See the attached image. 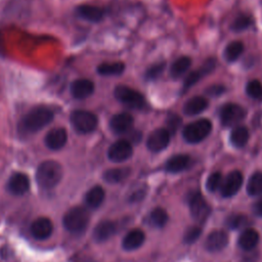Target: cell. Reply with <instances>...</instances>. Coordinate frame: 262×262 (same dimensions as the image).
<instances>
[{
    "label": "cell",
    "mask_w": 262,
    "mask_h": 262,
    "mask_svg": "<svg viewBox=\"0 0 262 262\" xmlns=\"http://www.w3.org/2000/svg\"><path fill=\"white\" fill-rule=\"evenodd\" d=\"M54 118L53 112L46 106H37L29 111L19 121L18 129L23 134H33L50 124Z\"/></svg>",
    "instance_id": "cell-1"
},
{
    "label": "cell",
    "mask_w": 262,
    "mask_h": 262,
    "mask_svg": "<svg viewBox=\"0 0 262 262\" xmlns=\"http://www.w3.org/2000/svg\"><path fill=\"white\" fill-rule=\"evenodd\" d=\"M62 177V168L53 160L42 162L37 168L36 180L41 188L50 189L55 187Z\"/></svg>",
    "instance_id": "cell-2"
},
{
    "label": "cell",
    "mask_w": 262,
    "mask_h": 262,
    "mask_svg": "<svg viewBox=\"0 0 262 262\" xmlns=\"http://www.w3.org/2000/svg\"><path fill=\"white\" fill-rule=\"evenodd\" d=\"M89 221L90 215L83 207H74L70 209L62 219L66 229L75 234L83 232L87 228Z\"/></svg>",
    "instance_id": "cell-3"
},
{
    "label": "cell",
    "mask_w": 262,
    "mask_h": 262,
    "mask_svg": "<svg viewBox=\"0 0 262 262\" xmlns=\"http://www.w3.org/2000/svg\"><path fill=\"white\" fill-rule=\"evenodd\" d=\"M70 121L73 128L78 133H81V134H87V133L93 132L98 125V119L96 115L85 110L74 111L71 114Z\"/></svg>",
    "instance_id": "cell-4"
},
{
    "label": "cell",
    "mask_w": 262,
    "mask_h": 262,
    "mask_svg": "<svg viewBox=\"0 0 262 262\" xmlns=\"http://www.w3.org/2000/svg\"><path fill=\"white\" fill-rule=\"evenodd\" d=\"M212 131V123L208 119H200L186 125L182 130V136L188 143H199Z\"/></svg>",
    "instance_id": "cell-5"
},
{
    "label": "cell",
    "mask_w": 262,
    "mask_h": 262,
    "mask_svg": "<svg viewBox=\"0 0 262 262\" xmlns=\"http://www.w3.org/2000/svg\"><path fill=\"white\" fill-rule=\"evenodd\" d=\"M114 95L118 101L128 106L129 108L141 110L145 105L144 96L139 91L125 85H118L115 88Z\"/></svg>",
    "instance_id": "cell-6"
},
{
    "label": "cell",
    "mask_w": 262,
    "mask_h": 262,
    "mask_svg": "<svg viewBox=\"0 0 262 262\" xmlns=\"http://www.w3.org/2000/svg\"><path fill=\"white\" fill-rule=\"evenodd\" d=\"M187 204L192 218L198 223L206 222L211 213V208L201 192L192 191L187 196Z\"/></svg>",
    "instance_id": "cell-7"
},
{
    "label": "cell",
    "mask_w": 262,
    "mask_h": 262,
    "mask_svg": "<svg viewBox=\"0 0 262 262\" xmlns=\"http://www.w3.org/2000/svg\"><path fill=\"white\" fill-rule=\"evenodd\" d=\"M246 110L236 103H225L219 111L220 123L224 127H231L237 125L246 117Z\"/></svg>",
    "instance_id": "cell-8"
},
{
    "label": "cell",
    "mask_w": 262,
    "mask_h": 262,
    "mask_svg": "<svg viewBox=\"0 0 262 262\" xmlns=\"http://www.w3.org/2000/svg\"><path fill=\"white\" fill-rule=\"evenodd\" d=\"M133 154V147L130 141L120 139L114 142L107 149V158L114 163H121L128 160Z\"/></svg>",
    "instance_id": "cell-9"
},
{
    "label": "cell",
    "mask_w": 262,
    "mask_h": 262,
    "mask_svg": "<svg viewBox=\"0 0 262 262\" xmlns=\"http://www.w3.org/2000/svg\"><path fill=\"white\" fill-rule=\"evenodd\" d=\"M216 67V59L211 57L208 58L204 61V63L196 70L193 72H190L184 79L183 81V88H182V92L187 91L189 88H191L196 82H199L202 77L210 74L211 72L214 71Z\"/></svg>",
    "instance_id": "cell-10"
},
{
    "label": "cell",
    "mask_w": 262,
    "mask_h": 262,
    "mask_svg": "<svg viewBox=\"0 0 262 262\" xmlns=\"http://www.w3.org/2000/svg\"><path fill=\"white\" fill-rule=\"evenodd\" d=\"M243 181H244V177L239 171L234 170L230 172L225 177V179H223L221 183V186H220L221 195L223 198L233 196L241 189L243 185Z\"/></svg>",
    "instance_id": "cell-11"
},
{
    "label": "cell",
    "mask_w": 262,
    "mask_h": 262,
    "mask_svg": "<svg viewBox=\"0 0 262 262\" xmlns=\"http://www.w3.org/2000/svg\"><path fill=\"white\" fill-rule=\"evenodd\" d=\"M170 132L166 128H159L152 131L146 140L147 148L152 152L165 149L170 142Z\"/></svg>",
    "instance_id": "cell-12"
},
{
    "label": "cell",
    "mask_w": 262,
    "mask_h": 262,
    "mask_svg": "<svg viewBox=\"0 0 262 262\" xmlns=\"http://www.w3.org/2000/svg\"><path fill=\"white\" fill-rule=\"evenodd\" d=\"M68 141L67 130L62 127L53 128L47 132L44 142L45 145L51 150L61 149Z\"/></svg>",
    "instance_id": "cell-13"
},
{
    "label": "cell",
    "mask_w": 262,
    "mask_h": 262,
    "mask_svg": "<svg viewBox=\"0 0 262 262\" xmlns=\"http://www.w3.org/2000/svg\"><path fill=\"white\" fill-rule=\"evenodd\" d=\"M30 231L36 239H46L51 235L53 231V225L50 219L46 217H39L35 219L31 224Z\"/></svg>",
    "instance_id": "cell-14"
},
{
    "label": "cell",
    "mask_w": 262,
    "mask_h": 262,
    "mask_svg": "<svg viewBox=\"0 0 262 262\" xmlns=\"http://www.w3.org/2000/svg\"><path fill=\"white\" fill-rule=\"evenodd\" d=\"M134 119L129 113H119L110 120V128L116 134L126 133L133 125Z\"/></svg>",
    "instance_id": "cell-15"
},
{
    "label": "cell",
    "mask_w": 262,
    "mask_h": 262,
    "mask_svg": "<svg viewBox=\"0 0 262 262\" xmlns=\"http://www.w3.org/2000/svg\"><path fill=\"white\" fill-rule=\"evenodd\" d=\"M30 188V180L24 173L17 172L10 176L7 182V189L14 195H21Z\"/></svg>",
    "instance_id": "cell-16"
},
{
    "label": "cell",
    "mask_w": 262,
    "mask_h": 262,
    "mask_svg": "<svg viewBox=\"0 0 262 262\" xmlns=\"http://www.w3.org/2000/svg\"><path fill=\"white\" fill-rule=\"evenodd\" d=\"M71 94L76 99H85L94 91V83L88 79H77L70 87Z\"/></svg>",
    "instance_id": "cell-17"
},
{
    "label": "cell",
    "mask_w": 262,
    "mask_h": 262,
    "mask_svg": "<svg viewBox=\"0 0 262 262\" xmlns=\"http://www.w3.org/2000/svg\"><path fill=\"white\" fill-rule=\"evenodd\" d=\"M228 244V236L223 230H214L210 232L205 241V248L212 253L223 250Z\"/></svg>",
    "instance_id": "cell-18"
},
{
    "label": "cell",
    "mask_w": 262,
    "mask_h": 262,
    "mask_svg": "<svg viewBox=\"0 0 262 262\" xmlns=\"http://www.w3.org/2000/svg\"><path fill=\"white\" fill-rule=\"evenodd\" d=\"M77 14L85 20L96 23L103 18L105 14V10L99 6L86 4V5H80L77 8Z\"/></svg>",
    "instance_id": "cell-19"
},
{
    "label": "cell",
    "mask_w": 262,
    "mask_h": 262,
    "mask_svg": "<svg viewBox=\"0 0 262 262\" xmlns=\"http://www.w3.org/2000/svg\"><path fill=\"white\" fill-rule=\"evenodd\" d=\"M145 235L144 232L140 229H132L130 230L123 238L122 246L127 251H133L141 247L144 243Z\"/></svg>",
    "instance_id": "cell-20"
},
{
    "label": "cell",
    "mask_w": 262,
    "mask_h": 262,
    "mask_svg": "<svg viewBox=\"0 0 262 262\" xmlns=\"http://www.w3.org/2000/svg\"><path fill=\"white\" fill-rule=\"evenodd\" d=\"M259 242V233L253 228H246L237 239V244L241 249L245 251H252L256 248Z\"/></svg>",
    "instance_id": "cell-21"
},
{
    "label": "cell",
    "mask_w": 262,
    "mask_h": 262,
    "mask_svg": "<svg viewBox=\"0 0 262 262\" xmlns=\"http://www.w3.org/2000/svg\"><path fill=\"white\" fill-rule=\"evenodd\" d=\"M208 100L203 96L189 98L183 105V112L187 116H195L203 113L208 107Z\"/></svg>",
    "instance_id": "cell-22"
},
{
    "label": "cell",
    "mask_w": 262,
    "mask_h": 262,
    "mask_svg": "<svg viewBox=\"0 0 262 262\" xmlns=\"http://www.w3.org/2000/svg\"><path fill=\"white\" fill-rule=\"evenodd\" d=\"M116 230H117V228H116V225L114 222L101 221L100 223H98L96 225L94 232H93V237L98 243L105 242L115 234Z\"/></svg>",
    "instance_id": "cell-23"
},
{
    "label": "cell",
    "mask_w": 262,
    "mask_h": 262,
    "mask_svg": "<svg viewBox=\"0 0 262 262\" xmlns=\"http://www.w3.org/2000/svg\"><path fill=\"white\" fill-rule=\"evenodd\" d=\"M190 163V158L187 155H175L171 157L165 165L166 171L170 173H179L185 170Z\"/></svg>",
    "instance_id": "cell-24"
},
{
    "label": "cell",
    "mask_w": 262,
    "mask_h": 262,
    "mask_svg": "<svg viewBox=\"0 0 262 262\" xmlns=\"http://www.w3.org/2000/svg\"><path fill=\"white\" fill-rule=\"evenodd\" d=\"M104 196H105L104 189L99 185H95L86 192L85 199H84L85 204L87 207L91 209H96L102 204V202L104 201Z\"/></svg>",
    "instance_id": "cell-25"
},
{
    "label": "cell",
    "mask_w": 262,
    "mask_h": 262,
    "mask_svg": "<svg viewBox=\"0 0 262 262\" xmlns=\"http://www.w3.org/2000/svg\"><path fill=\"white\" fill-rule=\"evenodd\" d=\"M229 139H230L231 144L235 147L241 148V147L245 146L249 140L248 128L245 126H235L230 132Z\"/></svg>",
    "instance_id": "cell-26"
},
{
    "label": "cell",
    "mask_w": 262,
    "mask_h": 262,
    "mask_svg": "<svg viewBox=\"0 0 262 262\" xmlns=\"http://www.w3.org/2000/svg\"><path fill=\"white\" fill-rule=\"evenodd\" d=\"M191 59L188 56H180L178 57L171 66L170 68V76L173 79H178L181 77L184 73L187 72V70L190 68Z\"/></svg>",
    "instance_id": "cell-27"
},
{
    "label": "cell",
    "mask_w": 262,
    "mask_h": 262,
    "mask_svg": "<svg viewBox=\"0 0 262 262\" xmlns=\"http://www.w3.org/2000/svg\"><path fill=\"white\" fill-rule=\"evenodd\" d=\"M125 71L123 62H104L97 67V73L101 76H119Z\"/></svg>",
    "instance_id": "cell-28"
},
{
    "label": "cell",
    "mask_w": 262,
    "mask_h": 262,
    "mask_svg": "<svg viewBox=\"0 0 262 262\" xmlns=\"http://www.w3.org/2000/svg\"><path fill=\"white\" fill-rule=\"evenodd\" d=\"M130 174V169L123 168H113L108 169L103 174V179L108 183H119L126 179Z\"/></svg>",
    "instance_id": "cell-29"
},
{
    "label": "cell",
    "mask_w": 262,
    "mask_h": 262,
    "mask_svg": "<svg viewBox=\"0 0 262 262\" xmlns=\"http://www.w3.org/2000/svg\"><path fill=\"white\" fill-rule=\"evenodd\" d=\"M247 191L252 196L262 194V172L258 171L251 175L247 183Z\"/></svg>",
    "instance_id": "cell-30"
},
{
    "label": "cell",
    "mask_w": 262,
    "mask_h": 262,
    "mask_svg": "<svg viewBox=\"0 0 262 262\" xmlns=\"http://www.w3.org/2000/svg\"><path fill=\"white\" fill-rule=\"evenodd\" d=\"M244 51V44L241 41H232L224 49V57L228 62L236 60Z\"/></svg>",
    "instance_id": "cell-31"
},
{
    "label": "cell",
    "mask_w": 262,
    "mask_h": 262,
    "mask_svg": "<svg viewBox=\"0 0 262 262\" xmlns=\"http://www.w3.org/2000/svg\"><path fill=\"white\" fill-rule=\"evenodd\" d=\"M148 221L154 227L161 228V227L165 226V224L167 223L168 214L164 209L156 208L150 212L149 217H148Z\"/></svg>",
    "instance_id": "cell-32"
},
{
    "label": "cell",
    "mask_w": 262,
    "mask_h": 262,
    "mask_svg": "<svg viewBox=\"0 0 262 262\" xmlns=\"http://www.w3.org/2000/svg\"><path fill=\"white\" fill-rule=\"evenodd\" d=\"M248 218L243 214H234L226 219V225L229 229L236 230L239 228H245L248 225Z\"/></svg>",
    "instance_id": "cell-33"
},
{
    "label": "cell",
    "mask_w": 262,
    "mask_h": 262,
    "mask_svg": "<svg viewBox=\"0 0 262 262\" xmlns=\"http://www.w3.org/2000/svg\"><path fill=\"white\" fill-rule=\"evenodd\" d=\"M252 24V17L248 14H239L237 15L230 25V29L233 32H242L248 29Z\"/></svg>",
    "instance_id": "cell-34"
},
{
    "label": "cell",
    "mask_w": 262,
    "mask_h": 262,
    "mask_svg": "<svg viewBox=\"0 0 262 262\" xmlns=\"http://www.w3.org/2000/svg\"><path fill=\"white\" fill-rule=\"evenodd\" d=\"M222 181V174L220 172H214L210 174V176L207 178L206 188L211 192L216 191L218 188H220Z\"/></svg>",
    "instance_id": "cell-35"
},
{
    "label": "cell",
    "mask_w": 262,
    "mask_h": 262,
    "mask_svg": "<svg viewBox=\"0 0 262 262\" xmlns=\"http://www.w3.org/2000/svg\"><path fill=\"white\" fill-rule=\"evenodd\" d=\"M247 94L255 99L262 97V84L258 80L250 81L246 86Z\"/></svg>",
    "instance_id": "cell-36"
},
{
    "label": "cell",
    "mask_w": 262,
    "mask_h": 262,
    "mask_svg": "<svg viewBox=\"0 0 262 262\" xmlns=\"http://www.w3.org/2000/svg\"><path fill=\"white\" fill-rule=\"evenodd\" d=\"M165 67H166L165 62H159V63L152 64L145 72V79L149 80V81L158 79L162 75V73L164 72Z\"/></svg>",
    "instance_id": "cell-37"
},
{
    "label": "cell",
    "mask_w": 262,
    "mask_h": 262,
    "mask_svg": "<svg viewBox=\"0 0 262 262\" xmlns=\"http://www.w3.org/2000/svg\"><path fill=\"white\" fill-rule=\"evenodd\" d=\"M201 233H202V230L200 227L190 226L185 230L184 235H183V241L185 244H188V245L192 244L200 237Z\"/></svg>",
    "instance_id": "cell-38"
},
{
    "label": "cell",
    "mask_w": 262,
    "mask_h": 262,
    "mask_svg": "<svg viewBox=\"0 0 262 262\" xmlns=\"http://www.w3.org/2000/svg\"><path fill=\"white\" fill-rule=\"evenodd\" d=\"M181 118L176 115V114H170L168 117H167V120H166V124H167V130L170 132V134L172 133H175L177 131V129L180 127L181 125Z\"/></svg>",
    "instance_id": "cell-39"
},
{
    "label": "cell",
    "mask_w": 262,
    "mask_h": 262,
    "mask_svg": "<svg viewBox=\"0 0 262 262\" xmlns=\"http://www.w3.org/2000/svg\"><path fill=\"white\" fill-rule=\"evenodd\" d=\"M205 92L209 96H220L225 92V87L223 85H211L205 90Z\"/></svg>",
    "instance_id": "cell-40"
},
{
    "label": "cell",
    "mask_w": 262,
    "mask_h": 262,
    "mask_svg": "<svg viewBox=\"0 0 262 262\" xmlns=\"http://www.w3.org/2000/svg\"><path fill=\"white\" fill-rule=\"evenodd\" d=\"M253 213L256 215V216H259V217H262V198H260L259 200H257L254 204H253Z\"/></svg>",
    "instance_id": "cell-41"
}]
</instances>
